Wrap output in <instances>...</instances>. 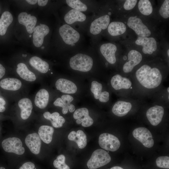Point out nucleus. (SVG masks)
<instances>
[{"instance_id": "obj_1", "label": "nucleus", "mask_w": 169, "mask_h": 169, "mask_svg": "<svg viewBox=\"0 0 169 169\" xmlns=\"http://www.w3.org/2000/svg\"><path fill=\"white\" fill-rule=\"evenodd\" d=\"M58 34L60 49L66 54L73 53L84 47V34L66 24L64 23L59 27Z\"/></svg>"}, {"instance_id": "obj_2", "label": "nucleus", "mask_w": 169, "mask_h": 169, "mask_svg": "<svg viewBox=\"0 0 169 169\" xmlns=\"http://www.w3.org/2000/svg\"><path fill=\"white\" fill-rule=\"evenodd\" d=\"M65 9L64 23L86 34L89 25L95 14H86L67 6Z\"/></svg>"}, {"instance_id": "obj_3", "label": "nucleus", "mask_w": 169, "mask_h": 169, "mask_svg": "<svg viewBox=\"0 0 169 169\" xmlns=\"http://www.w3.org/2000/svg\"><path fill=\"white\" fill-rule=\"evenodd\" d=\"M135 75L139 83L148 89L157 87L162 80L163 76L160 70L147 64H144L138 69Z\"/></svg>"}, {"instance_id": "obj_4", "label": "nucleus", "mask_w": 169, "mask_h": 169, "mask_svg": "<svg viewBox=\"0 0 169 169\" xmlns=\"http://www.w3.org/2000/svg\"><path fill=\"white\" fill-rule=\"evenodd\" d=\"M92 49L91 46L84 47L72 53L73 54L69 60V64L73 70L82 72H87L92 69L94 59L90 53Z\"/></svg>"}, {"instance_id": "obj_5", "label": "nucleus", "mask_w": 169, "mask_h": 169, "mask_svg": "<svg viewBox=\"0 0 169 169\" xmlns=\"http://www.w3.org/2000/svg\"><path fill=\"white\" fill-rule=\"evenodd\" d=\"M110 14L109 12L108 14L100 16H96L95 14L91 21L86 34L90 38L91 45L97 43L98 36L103 30L107 28L110 22Z\"/></svg>"}, {"instance_id": "obj_6", "label": "nucleus", "mask_w": 169, "mask_h": 169, "mask_svg": "<svg viewBox=\"0 0 169 169\" xmlns=\"http://www.w3.org/2000/svg\"><path fill=\"white\" fill-rule=\"evenodd\" d=\"M64 3L68 7L88 14H96L98 6L93 0H66Z\"/></svg>"}, {"instance_id": "obj_7", "label": "nucleus", "mask_w": 169, "mask_h": 169, "mask_svg": "<svg viewBox=\"0 0 169 169\" xmlns=\"http://www.w3.org/2000/svg\"><path fill=\"white\" fill-rule=\"evenodd\" d=\"M111 160L108 152L103 149H98L93 152L87 165L89 169H96L108 164Z\"/></svg>"}, {"instance_id": "obj_8", "label": "nucleus", "mask_w": 169, "mask_h": 169, "mask_svg": "<svg viewBox=\"0 0 169 169\" xmlns=\"http://www.w3.org/2000/svg\"><path fill=\"white\" fill-rule=\"evenodd\" d=\"M99 144L104 149L111 151L118 150L120 145V142L116 137L108 133H103L100 135Z\"/></svg>"}, {"instance_id": "obj_9", "label": "nucleus", "mask_w": 169, "mask_h": 169, "mask_svg": "<svg viewBox=\"0 0 169 169\" xmlns=\"http://www.w3.org/2000/svg\"><path fill=\"white\" fill-rule=\"evenodd\" d=\"M2 145L4 150L8 152L21 155L25 151L21 140L17 137H9L4 139L2 143Z\"/></svg>"}, {"instance_id": "obj_10", "label": "nucleus", "mask_w": 169, "mask_h": 169, "mask_svg": "<svg viewBox=\"0 0 169 169\" xmlns=\"http://www.w3.org/2000/svg\"><path fill=\"white\" fill-rule=\"evenodd\" d=\"M127 24L139 37H148L151 34V32L148 27L140 18L136 16L130 17L128 20Z\"/></svg>"}, {"instance_id": "obj_11", "label": "nucleus", "mask_w": 169, "mask_h": 169, "mask_svg": "<svg viewBox=\"0 0 169 169\" xmlns=\"http://www.w3.org/2000/svg\"><path fill=\"white\" fill-rule=\"evenodd\" d=\"M133 137L140 142L145 147H152L154 141L151 133L147 129L144 127L136 128L132 132Z\"/></svg>"}, {"instance_id": "obj_12", "label": "nucleus", "mask_w": 169, "mask_h": 169, "mask_svg": "<svg viewBox=\"0 0 169 169\" xmlns=\"http://www.w3.org/2000/svg\"><path fill=\"white\" fill-rule=\"evenodd\" d=\"M100 53L106 61L110 64H114L116 62L115 53L117 50L116 46L110 43H104L99 46Z\"/></svg>"}, {"instance_id": "obj_13", "label": "nucleus", "mask_w": 169, "mask_h": 169, "mask_svg": "<svg viewBox=\"0 0 169 169\" xmlns=\"http://www.w3.org/2000/svg\"><path fill=\"white\" fill-rule=\"evenodd\" d=\"M164 114L163 107L159 105H155L147 110L146 116L151 125L156 126L161 122Z\"/></svg>"}, {"instance_id": "obj_14", "label": "nucleus", "mask_w": 169, "mask_h": 169, "mask_svg": "<svg viewBox=\"0 0 169 169\" xmlns=\"http://www.w3.org/2000/svg\"><path fill=\"white\" fill-rule=\"evenodd\" d=\"M50 29L48 26L44 24H40L35 27L33 34V43L37 47L43 44L44 37L48 35Z\"/></svg>"}, {"instance_id": "obj_15", "label": "nucleus", "mask_w": 169, "mask_h": 169, "mask_svg": "<svg viewBox=\"0 0 169 169\" xmlns=\"http://www.w3.org/2000/svg\"><path fill=\"white\" fill-rule=\"evenodd\" d=\"M128 61L125 63L123 67L124 72L126 73L131 72L134 67L141 61L142 56L139 51L132 50L128 54Z\"/></svg>"}, {"instance_id": "obj_16", "label": "nucleus", "mask_w": 169, "mask_h": 169, "mask_svg": "<svg viewBox=\"0 0 169 169\" xmlns=\"http://www.w3.org/2000/svg\"><path fill=\"white\" fill-rule=\"evenodd\" d=\"M73 117L76 120L78 124H81L84 127H89L93 125L94 121L90 116L88 109L86 108H81L76 110L73 115Z\"/></svg>"}, {"instance_id": "obj_17", "label": "nucleus", "mask_w": 169, "mask_h": 169, "mask_svg": "<svg viewBox=\"0 0 169 169\" xmlns=\"http://www.w3.org/2000/svg\"><path fill=\"white\" fill-rule=\"evenodd\" d=\"M135 43L142 46V51L146 54H151L157 49V43L155 39L153 37H141L138 36Z\"/></svg>"}, {"instance_id": "obj_18", "label": "nucleus", "mask_w": 169, "mask_h": 169, "mask_svg": "<svg viewBox=\"0 0 169 169\" xmlns=\"http://www.w3.org/2000/svg\"><path fill=\"white\" fill-rule=\"evenodd\" d=\"M18 20L20 24L25 26L29 33L32 34L33 32L37 21V18L35 16L23 12L18 15Z\"/></svg>"}, {"instance_id": "obj_19", "label": "nucleus", "mask_w": 169, "mask_h": 169, "mask_svg": "<svg viewBox=\"0 0 169 169\" xmlns=\"http://www.w3.org/2000/svg\"><path fill=\"white\" fill-rule=\"evenodd\" d=\"M73 100V97L69 95H63L61 98H58L54 102V105L55 106L62 107L63 114H66L68 110L70 112H73L75 110L74 106L70 103Z\"/></svg>"}, {"instance_id": "obj_20", "label": "nucleus", "mask_w": 169, "mask_h": 169, "mask_svg": "<svg viewBox=\"0 0 169 169\" xmlns=\"http://www.w3.org/2000/svg\"><path fill=\"white\" fill-rule=\"evenodd\" d=\"M25 141L26 145L33 153L36 155L39 153L41 142L37 133H34L28 135L26 137Z\"/></svg>"}, {"instance_id": "obj_21", "label": "nucleus", "mask_w": 169, "mask_h": 169, "mask_svg": "<svg viewBox=\"0 0 169 169\" xmlns=\"http://www.w3.org/2000/svg\"><path fill=\"white\" fill-rule=\"evenodd\" d=\"M55 87L57 90L61 92L67 94H74L77 90V87L74 83L63 78L57 80L55 83Z\"/></svg>"}, {"instance_id": "obj_22", "label": "nucleus", "mask_w": 169, "mask_h": 169, "mask_svg": "<svg viewBox=\"0 0 169 169\" xmlns=\"http://www.w3.org/2000/svg\"><path fill=\"white\" fill-rule=\"evenodd\" d=\"M102 84L97 81H94L91 83V91L93 93L96 99H99L101 102H108L110 98V94L108 92L104 91L102 92Z\"/></svg>"}, {"instance_id": "obj_23", "label": "nucleus", "mask_w": 169, "mask_h": 169, "mask_svg": "<svg viewBox=\"0 0 169 169\" xmlns=\"http://www.w3.org/2000/svg\"><path fill=\"white\" fill-rule=\"evenodd\" d=\"M110 83L112 87L116 90L121 89H129L132 85L130 80L117 74L113 76L111 79Z\"/></svg>"}, {"instance_id": "obj_24", "label": "nucleus", "mask_w": 169, "mask_h": 169, "mask_svg": "<svg viewBox=\"0 0 169 169\" xmlns=\"http://www.w3.org/2000/svg\"><path fill=\"white\" fill-rule=\"evenodd\" d=\"M132 105L129 102L119 100L113 105L112 111L115 115L122 117L126 115L131 109Z\"/></svg>"}, {"instance_id": "obj_25", "label": "nucleus", "mask_w": 169, "mask_h": 169, "mask_svg": "<svg viewBox=\"0 0 169 169\" xmlns=\"http://www.w3.org/2000/svg\"><path fill=\"white\" fill-rule=\"evenodd\" d=\"M18 105L21 110V117L23 120H26L30 116L33 108L31 101L28 98H24L20 99Z\"/></svg>"}, {"instance_id": "obj_26", "label": "nucleus", "mask_w": 169, "mask_h": 169, "mask_svg": "<svg viewBox=\"0 0 169 169\" xmlns=\"http://www.w3.org/2000/svg\"><path fill=\"white\" fill-rule=\"evenodd\" d=\"M68 138L69 140L75 142L80 149L84 148L87 145L86 136L81 130H79L77 132L72 131L69 134Z\"/></svg>"}, {"instance_id": "obj_27", "label": "nucleus", "mask_w": 169, "mask_h": 169, "mask_svg": "<svg viewBox=\"0 0 169 169\" xmlns=\"http://www.w3.org/2000/svg\"><path fill=\"white\" fill-rule=\"evenodd\" d=\"M16 72L21 78L28 81H33L36 79L35 74L28 69L26 65L22 63L17 65Z\"/></svg>"}, {"instance_id": "obj_28", "label": "nucleus", "mask_w": 169, "mask_h": 169, "mask_svg": "<svg viewBox=\"0 0 169 169\" xmlns=\"http://www.w3.org/2000/svg\"><path fill=\"white\" fill-rule=\"evenodd\" d=\"M49 99L48 92L45 89L40 90L37 93L35 98L34 103L40 109H44L47 106Z\"/></svg>"}, {"instance_id": "obj_29", "label": "nucleus", "mask_w": 169, "mask_h": 169, "mask_svg": "<svg viewBox=\"0 0 169 169\" xmlns=\"http://www.w3.org/2000/svg\"><path fill=\"white\" fill-rule=\"evenodd\" d=\"M0 86L6 90L16 91L21 88L22 83L20 80L17 79L6 78L0 81Z\"/></svg>"}, {"instance_id": "obj_30", "label": "nucleus", "mask_w": 169, "mask_h": 169, "mask_svg": "<svg viewBox=\"0 0 169 169\" xmlns=\"http://www.w3.org/2000/svg\"><path fill=\"white\" fill-rule=\"evenodd\" d=\"M126 27L123 23L114 21L109 24L107 28L108 34L112 36H116L124 33L126 30Z\"/></svg>"}, {"instance_id": "obj_31", "label": "nucleus", "mask_w": 169, "mask_h": 169, "mask_svg": "<svg viewBox=\"0 0 169 169\" xmlns=\"http://www.w3.org/2000/svg\"><path fill=\"white\" fill-rule=\"evenodd\" d=\"M29 63L31 66L41 73H46L49 70V64L38 57H32L29 59Z\"/></svg>"}, {"instance_id": "obj_32", "label": "nucleus", "mask_w": 169, "mask_h": 169, "mask_svg": "<svg viewBox=\"0 0 169 169\" xmlns=\"http://www.w3.org/2000/svg\"><path fill=\"white\" fill-rule=\"evenodd\" d=\"M54 131V129L52 127L47 125H43L39 128L38 135L40 139L44 142L49 144L52 141Z\"/></svg>"}, {"instance_id": "obj_33", "label": "nucleus", "mask_w": 169, "mask_h": 169, "mask_svg": "<svg viewBox=\"0 0 169 169\" xmlns=\"http://www.w3.org/2000/svg\"><path fill=\"white\" fill-rule=\"evenodd\" d=\"M13 17L8 11H5L2 14L0 18V35H4L8 26L13 21Z\"/></svg>"}, {"instance_id": "obj_34", "label": "nucleus", "mask_w": 169, "mask_h": 169, "mask_svg": "<svg viewBox=\"0 0 169 169\" xmlns=\"http://www.w3.org/2000/svg\"><path fill=\"white\" fill-rule=\"evenodd\" d=\"M139 10L141 14L144 15L151 14L153 8L150 2L148 0H140L138 3Z\"/></svg>"}, {"instance_id": "obj_35", "label": "nucleus", "mask_w": 169, "mask_h": 169, "mask_svg": "<svg viewBox=\"0 0 169 169\" xmlns=\"http://www.w3.org/2000/svg\"><path fill=\"white\" fill-rule=\"evenodd\" d=\"M65 157L63 155L58 156L53 162L54 167L58 169H70L65 163Z\"/></svg>"}, {"instance_id": "obj_36", "label": "nucleus", "mask_w": 169, "mask_h": 169, "mask_svg": "<svg viewBox=\"0 0 169 169\" xmlns=\"http://www.w3.org/2000/svg\"><path fill=\"white\" fill-rule=\"evenodd\" d=\"M157 166L159 167L169 168V157L168 156H160L158 157L156 161Z\"/></svg>"}, {"instance_id": "obj_37", "label": "nucleus", "mask_w": 169, "mask_h": 169, "mask_svg": "<svg viewBox=\"0 0 169 169\" xmlns=\"http://www.w3.org/2000/svg\"><path fill=\"white\" fill-rule=\"evenodd\" d=\"M160 14L164 18L169 17V0H165L161 6L159 11Z\"/></svg>"}, {"instance_id": "obj_38", "label": "nucleus", "mask_w": 169, "mask_h": 169, "mask_svg": "<svg viewBox=\"0 0 169 169\" xmlns=\"http://www.w3.org/2000/svg\"><path fill=\"white\" fill-rule=\"evenodd\" d=\"M52 125L55 128H60L63 126L65 122V119L62 116L59 115L57 118L51 121Z\"/></svg>"}, {"instance_id": "obj_39", "label": "nucleus", "mask_w": 169, "mask_h": 169, "mask_svg": "<svg viewBox=\"0 0 169 169\" xmlns=\"http://www.w3.org/2000/svg\"><path fill=\"white\" fill-rule=\"evenodd\" d=\"M137 0H126L124 4V8L125 9L129 10L133 9L136 5Z\"/></svg>"}, {"instance_id": "obj_40", "label": "nucleus", "mask_w": 169, "mask_h": 169, "mask_svg": "<svg viewBox=\"0 0 169 169\" xmlns=\"http://www.w3.org/2000/svg\"><path fill=\"white\" fill-rule=\"evenodd\" d=\"M34 164L31 162H28L24 163L19 169H34Z\"/></svg>"}, {"instance_id": "obj_41", "label": "nucleus", "mask_w": 169, "mask_h": 169, "mask_svg": "<svg viewBox=\"0 0 169 169\" xmlns=\"http://www.w3.org/2000/svg\"><path fill=\"white\" fill-rule=\"evenodd\" d=\"M6 104L5 100L2 98L0 97V112H3L5 110L4 105Z\"/></svg>"}, {"instance_id": "obj_42", "label": "nucleus", "mask_w": 169, "mask_h": 169, "mask_svg": "<svg viewBox=\"0 0 169 169\" xmlns=\"http://www.w3.org/2000/svg\"><path fill=\"white\" fill-rule=\"evenodd\" d=\"M5 73V69L2 64H0V79L4 75Z\"/></svg>"}, {"instance_id": "obj_43", "label": "nucleus", "mask_w": 169, "mask_h": 169, "mask_svg": "<svg viewBox=\"0 0 169 169\" xmlns=\"http://www.w3.org/2000/svg\"><path fill=\"white\" fill-rule=\"evenodd\" d=\"M48 1V0H38V3L40 6H44L47 4Z\"/></svg>"}, {"instance_id": "obj_44", "label": "nucleus", "mask_w": 169, "mask_h": 169, "mask_svg": "<svg viewBox=\"0 0 169 169\" xmlns=\"http://www.w3.org/2000/svg\"><path fill=\"white\" fill-rule=\"evenodd\" d=\"M26 1L29 4L34 5L38 2L37 0H26Z\"/></svg>"}, {"instance_id": "obj_45", "label": "nucleus", "mask_w": 169, "mask_h": 169, "mask_svg": "<svg viewBox=\"0 0 169 169\" xmlns=\"http://www.w3.org/2000/svg\"><path fill=\"white\" fill-rule=\"evenodd\" d=\"M113 169H124L122 167L119 166H115L113 167Z\"/></svg>"}, {"instance_id": "obj_46", "label": "nucleus", "mask_w": 169, "mask_h": 169, "mask_svg": "<svg viewBox=\"0 0 169 169\" xmlns=\"http://www.w3.org/2000/svg\"><path fill=\"white\" fill-rule=\"evenodd\" d=\"M167 54L168 56H169V49H168L167 51Z\"/></svg>"}, {"instance_id": "obj_47", "label": "nucleus", "mask_w": 169, "mask_h": 169, "mask_svg": "<svg viewBox=\"0 0 169 169\" xmlns=\"http://www.w3.org/2000/svg\"><path fill=\"white\" fill-rule=\"evenodd\" d=\"M0 169H6V168L4 167H0Z\"/></svg>"}, {"instance_id": "obj_48", "label": "nucleus", "mask_w": 169, "mask_h": 169, "mask_svg": "<svg viewBox=\"0 0 169 169\" xmlns=\"http://www.w3.org/2000/svg\"><path fill=\"white\" fill-rule=\"evenodd\" d=\"M22 56L23 57H26L27 56V55L26 54H22Z\"/></svg>"}, {"instance_id": "obj_49", "label": "nucleus", "mask_w": 169, "mask_h": 169, "mask_svg": "<svg viewBox=\"0 0 169 169\" xmlns=\"http://www.w3.org/2000/svg\"><path fill=\"white\" fill-rule=\"evenodd\" d=\"M45 48V47L44 46H42L41 47V49H44Z\"/></svg>"}, {"instance_id": "obj_50", "label": "nucleus", "mask_w": 169, "mask_h": 169, "mask_svg": "<svg viewBox=\"0 0 169 169\" xmlns=\"http://www.w3.org/2000/svg\"><path fill=\"white\" fill-rule=\"evenodd\" d=\"M169 87H168L167 89V92H168V93H169Z\"/></svg>"}, {"instance_id": "obj_51", "label": "nucleus", "mask_w": 169, "mask_h": 169, "mask_svg": "<svg viewBox=\"0 0 169 169\" xmlns=\"http://www.w3.org/2000/svg\"><path fill=\"white\" fill-rule=\"evenodd\" d=\"M31 37V35L30 34V35H29V37Z\"/></svg>"}, {"instance_id": "obj_52", "label": "nucleus", "mask_w": 169, "mask_h": 169, "mask_svg": "<svg viewBox=\"0 0 169 169\" xmlns=\"http://www.w3.org/2000/svg\"><path fill=\"white\" fill-rule=\"evenodd\" d=\"M110 169H113V167H111Z\"/></svg>"}]
</instances>
